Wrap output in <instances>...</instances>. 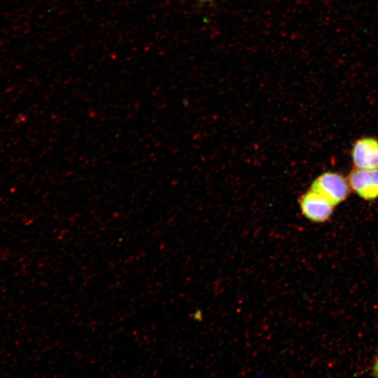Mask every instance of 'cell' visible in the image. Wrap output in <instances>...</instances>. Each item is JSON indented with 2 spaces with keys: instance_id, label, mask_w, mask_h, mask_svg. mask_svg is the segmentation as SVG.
<instances>
[{
  "instance_id": "obj_5",
  "label": "cell",
  "mask_w": 378,
  "mask_h": 378,
  "mask_svg": "<svg viewBox=\"0 0 378 378\" xmlns=\"http://www.w3.org/2000/svg\"><path fill=\"white\" fill-rule=\"evenodd\" d=\"M373 374L375 376V377H378V356L375 360V362L374 363V367H373Z\"/></svg>"
},
{
  "instance_id": "obj_3",
  "label": "cell",
  "mask_w": 378,
  "mask_h": 378,
  "mask_svg": "<svg viewBox=\"0 0 378 378\" xmlns=\"http://www.w3.org/2000/svg\"><path fill=\"white\" fill-rule=\"evenodd\" d=\"M350 188L365 200L378 197V168L360 169L355 167L347 178Z\"/></svg>"
},
{
  "instance_id": "obj_2",
  "label": "cell",
  "mask_w": 378,
  "mask_h": 378,
  "mask_svg": "<svg viewBox=\"0 0 378 378\" xmlns=\"http://www.w3.org/2000/svg\"><path fill=\"white\" fill-rule=\"evenodd\" d=\"M302 214L314 223H323L331 216L335 206L317 192L309 189L299 200Z\"/></svg>"
},
{
  "instance_id": "obj_6",
  "label": "cell",
  "mask_w": 378,
  "mask_h": 378,
  "mask_svg": "<svg viewBox=\"0 0 378 378\" xmlns=\"http://www.w3.org/2000/svg\"><path fill=\"white\" fill-rule=\"evenodd\" d=\"M200 1H202V2H206V1H212V0H198Z\"/></svg>"
},
{
  "instance_id": "obj_4",
  "label": "cell",
  "mask_w": 378,
  "mask_h": 378,
  "mask_svg": "<svg viewBox=\"0 0 378 378\" xmlns=\"http://www.w3.org/2000/svg\"><path fill=\"white\" fill-rule=\"evenodd\" d=\"M351 158L356 168H378V140L374 137L357 140L352 147Z\"/></svg>"
},
{
  "instance_id": "obj_1",
  "label": "cell",
  "mask_w": 378,
  "mask_h": 378,
  "mask_svg": "<svg viewBox=\"0 0 378 378\" xmlns=\"http://www.w3.org/2000/svg\"><path fill=\"white\" fill-rule=\"evenodd\" d=\"M312 190L317 192L334 206L345 200L350 193L347 178L337 172H324L312 182Z\"/></svg>"
}]
</instances>
